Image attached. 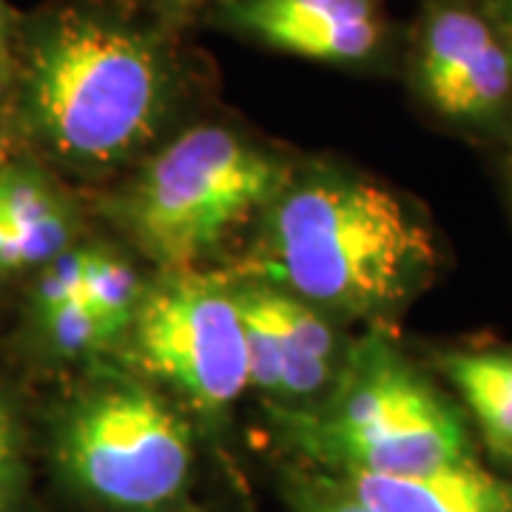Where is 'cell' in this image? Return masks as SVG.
Masks as SVG:
<instances>
[{"instance_id": "cell-2", "label": "cell", "mask_w": 512, "mask_h": 512, "mask_svg": "<svg viewBox=\"0 0 512 512\" xmlns=\"http://www.w3.org/2000/svg\"><path fill=\"white\" fill-rule=\"evenodd\" d=\"M262 217L256 279L328 316L396 313L436 265L433 237L407 202L339 168L288 177Z\"/></svg>"}, {"instance_id": "cell-3", "label": "cell", "mask_w": 512, "mask_h": 512, "mask_svg": "<svg viewBox=\"0 0 512 512\" xmlns=\"http://www.w3.org/2000/svg\"><path fill=\"white\" fill-rule=\"evenodd\" d=\"M285 180V168L237 131L191 128L131 180L117 220L160 271H200Z\"/></svg>"}, {"instance_id": "cell-11", "label": "cell", "mask_w": 512, "mask_h": 512, "mask_svg": "<svg viewBox=\"0 0 512 512\" xmlns=\"http://www.w3.org/2000/svg\"><path fill=\"white\" fill-rule=\"evenodd\" d=\"M0 222L9 234L6 274L43 268L72 248L74 225L55 185L26 165L0 171Z\"/></svg>"}, {"instance_id": "cell-6", "label": "cell", "mask_w": 512, "mask_h": 512, "mask_svg": "<svg viewBox=\"0 0 512 512\" xmlns=\"http://www.w3.org/2000/svg\"><path fill=\"white\" fill-rule=\"evenodd\" d=\"M137 367L205 413L248 387L245 322L234 282L202 271H163L146 285L126 336Z\"/></svg>"}, {"instance_id": "cell-10", "label": "cell", "mask_w": 512, "mask_h": 512, "mask_svg": "<svg viewBox=\"0 0 512 512\" xmlns=\"http://www.w3.org/2000/svg\"><path fill=\"white\" fill-rule=\"evenodd\" d=\"M262 302L274 319L282 348V393L288 402H311L319 393L333 387L345 353L339 345V333L330 325L328 313L308 305L305 299L268 285L262 279Z\"/></svg>"}, {"instance_id": "cell-12", "label": "cell", "mask_w": 512, "mask_h": 512, "mask_svg": "<svg viewBox=\"0 0 512 512\" xmlns=\"http://www.w3.org/2000/svg\"><path fill=\"white\" fill-rule=\"evenodd\" d=\"M441 370L467 402L490 453L512 461V350H456Z\"/></svg>"}, {"instance_id": "cell-16", "label": "cell", "mask_w": 512, "mask_h": 512, "mask_svg": "<svg viewBox=\"0 0 512 512\" xmlns=\"http://www.w3.org/2000/svg\"><path fill=\"white\" fill-rule=\"evenodd\" d=\"M148 9H154L157 15H163L165 20H183L191 18V15H197L200 9H208V6H214V3H228V0H143Z\"/></svg>"}, {"instance_id": "cell-17", "label": "cell", "mask_w": 512, "mask_h": 512, "mask_svg": "<svg viewBox=\"0 0 512 512\" xmlns=\"http://www.w3.org/2000/svg\"><path fill=\"white\" fill-rule=\"evenodd\" d=\"M302 512H370L356 498V495H350L348 490H342L339 495H330V498H319V501H313L308 504Z\"/></svg>"}, {"instance_id": "cell-5", "label": "cell", "mask_w": 512, "mask_h": 512, "mask_svg": "<svg viewBox=\"0 0 512 512\" xmlns=\"http://www.w3.org/2000/svg\"><path fill=\"white\" fill-rule=\"evenodd\" d=\"M60 470L94 501L128 512L171 504L191 476V433L148 384L100 373L63 410Z\"/></svg>"}, {"instance_id": "cell-9", "label": "cell", "mask_w": 512, "mask_h": 512, "mask_svg": "<svg viewBox=\"0 0 512 512\" xmlns=\"http://www.w3.org/2000/svg\"><path fill=\"white\" fill-rule=\"evenodd\" d=\"M345 490L370 512H512V484L473 458L430 473H345Z\"/></svg>"}, {"instance_id": "cell-19", "label": "cell", "mask_w": 512, "mask_h": 512, "mask_svg": "<svg viewBox=\"0 0 512 512\" xmlns=\"http://www.w3.org/2000/svg\"><path fill=\"white\" fill-rule=\"evenodd\" d=\"M481 6L487 9V15L495 20V26L512 43V0H484Z\"/></svg>"}, {"instance_id": "cell-21", "label": "cell", "mask_w": 512, "mask_h": 512, "mask_svg": "<svg viewBox=\"0 0 512 512\" xmlns=\"http://www.w3.org/2000/svg\"><path fill=\"white\" fill-rule=\"evenodd\" d=\"M510 183H512V154H510Z\"/></svg>"}, {"instance_id": "cell-20", "label": "cell", "mask_w": 512, "mask_h": 512, "mask_svg": "<svg viewBox=\"0 0 512 512\" xmlns=\"http://www.w3.org/2000/svg\"><path fill=\"white\" fill-rule=\"evenodd\" d=\"M6 265H9V234L0 222V274H6Z\"/></svg>"}, {"instance_id": "cell-14", "label": "cell", "mask_w": 512, "mask_h": 512, "mask_svg": "<svg viewBox=\"0 0 512 512\" xmlns=\"http://www.w3.org/2000/svg\"><path fill=\"white\" fill-rule=\"evenodd\" d=\"M32 311H35V325L43 345L60 359H83V356L103 353L117 345L106 325L83 302V296H74L57 305L32 308Z\"/></svg>"}, {"instance_id": "cell-4", "label": "cell", "mask_w": 512, "mask_h": 512, "mask_svg": "<svg viewBox=\"0 0 512 512\" xmlns=\"http://www.w3.org/2000/svg\"><path fill=\"white\" fill-rule=\"evenodd\" d=\"M296 427L342 473L413 476L470 458L461 416L379 333L345 353L330 399Z\"/></svg>"}, {"instance_id": "cell-18", "label": "cell", "mask_w": 512, "mask_h": 512, "mask_svg": "<svg viewBox=\"0 0 512 512\" xmlns=\"http://www.w3.org/2000/svg\"><path fill=\"white\" fill-rule=\"evenodd\" d=\"M12 18L6 3L0 0V83L6 80V69H9V49H12Z\"/></svg>"}, {"instance_id": "cell-7", "label": "cell", "mask_w": 512, "mask_h": 512, "mask_svg": "<svg viewBox=\"0 0 512 512\" xmlns=\"http://www.w3.org/2000/svg\"><path fill=\"white\" fill-rule=\"evenodd\" d=\"M424 103L456 123H490L512 103V43L484 6L430 0L413 43Z\"/></svg>"}, {"instance_id": "cell-15", "label": "cell", "mask_w": 512, "mask_h": 512, "mask_svg": "<svg viewBox=\"0 0 512 512\" xmlns=\"http://www.w3.org/2000/svg\"><path fill=\"white\" fill-rule=\"evenodd\" d=\"M23 439L15 410L0 396V512H15L23 493Z\"/></svg>"}, {"instance_id": "cell-1", "label": "cell", "mask_w": 512, "mask_h": 512, "mask_svg": "<svg viewBox=\"0 0 512 512\" xmlns=\"http://www.w3.org/2000/svg\"><path fill=\"white\" fill-rule=\"evenodd\" d=\"M15 120L74 171L131 160L163 128L180 89L171 20L143 0H60L12 26Z\"/></svg>"}, {"instance_id": "cell-13", "label": "cell", "mask_w": 512, "mask_h": 512, "mask_svg": "<svg viewBox=\"0 0 512 512\" xmlns=\"http://www.w3.org/2000/svg\"><path fill=\"white\" fill-rule=\"evenodd\" d=\"M143 293H146V282L140 279L131 262L103 248H86L80 296L92 308L94 316L106 325L114 342H123L128 325L140 308Z\"/></svg>"}, {"instance_id": "cell-8", "label": "cell", "mask_w": 512, "mask_h": 512, "mask_svg": "<svg viewBox=\"0 0 512 512\" xmlns=\"http://www.w3.org/2000/svg\"><path fill=\"white\" fill-rule=\"evenodd\" d=\"M225 18L271 49L339 66L373 60L387 40L379 0H228Z\"/></svg>"}]
</instances>
